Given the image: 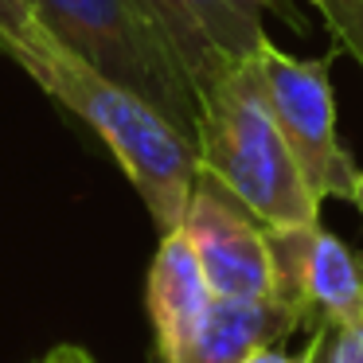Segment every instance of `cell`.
Wrapping results in <instances>:
<instances>
[{"mask_svg":"<svg viewBox=\"0 0 363 363\" xmlns=\"http://www.w3.org/2000/svg\"><path fill=\"white\" fill-rule=\"evenodd\" d=\"M238 363H305V352H301V355H289V352H281V344H269V347L250 352L246 359H238Z\"/></svg>","mask_w":363,"mask_h":363,"instance_id":"5bb4252c","label":"cell"},{"mask_svg":"<svg viewBox=\"0 0 363 363\" xmlns=\"http://www.w3.org/2000/svg\"><path fill=\"white\" fill-rule=\"evenodd\" d=\"M277 254V297H285L305 320L316 324H355L363 320V254L344 238L308 227H269Z\"/></svg>","mask_w":363,"mask_h":363,"instance_id":"8992f818","label":"cell"},{"mask_svg":"<svg viewBox=\"0 0 363 363\" xmlns=\"http://www.w3.org/2000/svg\"><path fill=\"white\" fill-rule=\"evenodd\" d=\"M196 149L199 168L215 176L238 203L250 207L266 227L320 223V199L313 196L269 110L254 55L199 90Z\"/></svg>","mask_w":363,"mask_h":363,"instance_id":"7a4b0ae2","label":"cell"},{"mask_svg":"<svg viewBox=\"0 0 363 363\" xmlns=\"http://www.w3.org/2000/svg\"><path fill=\"white\" fill-rule=\"evenodd\" d=\"M305 363H324V352H320V340L308 332V344H305Z\"/></svg>","mask_w":363,"mask_h":363,"instance_id":"9a60e30c","label":"cell"},{"mask_svg":"<svg viewBox=\"0 0 363 363\" xmlns=\"http://www.w3.org/2000/svg\"><path fill=\"white\" fill-rule=\"evenodd\" d=\"M301 328H305V320L285 297H262V301L215 297L196 344L176 363H238L258 347L289 340Z\"/></svg>","mask_w":363,"mask_h":363,"instance_id":"9c48e42d","label":"cell"},{"mask_svg":"<svg viewBox=\"0 0 363 363\" xmlns=\"http://www.w3.org/2000/svg\"><path fill=\"white\" fill-rule=\"evenodd\" d=\"M28 4L43 32L63 51H71L110 82L141 94L196 141L199 90L145 0H28Z\"/></svg>","mask_w":363,"mask_h":363,"instance_id":"3957f363","label":"cell"},{"mask_svg":"<svg viewBox=\"0 0 363 363\" xmlns=\"http://www.w3.org/2000/svg\"><path fill=\"white\" fill-rule=\"evenodd\" d=\"M254 59H258L262 82H266L269 110H274L313 196L320 203L324 199H352L359 168L336 129V94H332L328 79V59L285 55L269 40L254 51Z\"/></svg>","mask_w":363,"mask_h":363,"instance_id":"277c9868","label":"cell"},{"mask_svg":"<svg viewBox=\"0 0 363 363\" xmlns=\"http://www.w3.org/2000/svg\"><path fill=\"white\" fill-rule=\"evenodd\" d=\"M35 363H98V359L79 344H59V347H51L48 355H40Z\"/></svg>","mask_w":363,"mask_h":363,"instance_id":"4fadbf2b","label":"cell"},{"mask_svg":"<svg viewBox=\"0 0 363 363\" xmlns=\"http://www.w3.org/2000/svg\"><path fill=\"white\" fill-rule=\"evenodd\" d=\"M51 48V35L35 20L28 0H0V55H9L12 63L28 67Z\"/></svg>","mask_w":363,"mask_h":363,"instance_id":"30bf717a","label":"cell"},{"mask_svg":"<svg viewBox=\"0 0 363 363\" xmlns=\"http://www.w3.org/2000/svg\"><path fill=\"white\" fill-rule=\"evenodd\" d=\"M28 74L102 137V145L113 152L137 196L145 199L160 235L184 227L191 188L199 176V149L172 118H164L141 94L98 74L55 40L28 67Z\"/></svg>","mask_w":363,"mask_h":363,"instance_id":"6da1fadb","label":"cell"},{"mask_svg":"<svg viewBox=\"0 0 363 363\" xmlns=\"http://www.w3.org/2000/svg\"><path fill=\"white\" fill-rule=\"evenodd\" d=\"M215 293L203 277L188 230L160 235L157 258L149 266V316H152V363H176L203 328Z\"/></svg>","mask_w":363,"mask_h":363,"instance_id":"ba28073f","label":"cell"},{"mask_svg":"<svg viewBox=\"0 0 363 363\" xmlns=\"http://www.w3.org/2000/svg\"><path fill=\"white\" fill-rule=\"evenodd\" d=\"M352 203L359 207V215H363V168H359V176H355V188H352Z\"/></svg>","mask_w":363,"mask_h":363,"instance_id":"2e32d148","label":"cell"},{"mask_svg":"<svg viewBox=\"0 0 363 363\" xmlns=\"http://www.w3.org/2000/svg\"><path fill=\"white\" fill-rule=\"evenodd\" d=\"M184 230L196 246V258L203 266V277L215 297H277V254L269 227L203 168L196 176V188H191Z\"/></svg>","mask_w":363,"mask_h":363,"instance_id":"5b68a950","label":"cell"},{"mask_svg":"<svg viewBox=\"0 0 363 363\" xmlns=\"http://www.w3.org/2000/svg\"><path fill=\"white\" fill-rule=\"evenodd\" d=\"M196 90H207L269 40L254 0H145Z\"/></svg>","mask_w":363,"mask_h":363,"instance_id":"52a82bcc","label":"cell"},{"mask_svg":"<svg viewBox=\"0 0 363 363\" xmlns=\"http://www.w3.org/2000/svg\"><path fill=\"white\" fill-rule=\"evenodd\" d=\"M324 363H363V320L355 324H316Z\"/></svg>","mask_w":363,"mask_h":363,"instance_id":"7c38bea8","label":"cell"},{"mask_svg":"<svg viewBox=\"0 0 363 363\" xmlns=\"http://www.w3.org/2000/svg\"><path fill=\"white\" fill-rule=\"evenodd\" d=\"M313 4L336 35V48L363 67V0H313Z\"/></svg>","mask_w":363,"mask_h":363,"instance_id":"8fae6325","label":"cell"}]
</instances>
